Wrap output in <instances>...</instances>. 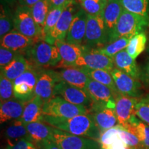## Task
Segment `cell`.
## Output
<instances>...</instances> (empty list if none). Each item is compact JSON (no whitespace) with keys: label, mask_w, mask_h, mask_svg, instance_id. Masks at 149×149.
Wrapping results in <instances>:
<instances>
[{"label":"cell","mask_w":149,"mask_h":149,"mask_svg":"<svg viewBox=\"0 0 149 149\" xmlns=\"http://www.w3.org/2000/svg\"><path fill=\"white\" fill-rule=\"evenodd\" d=\"M84 41L86 46L90 48L95 46L99 48L109 43V34L103 16L88 15Z\"/></svg>","instance_id":"8"},{"label":"cell","mask_w":149,"mask_h":149,"mask_svg":"<svg viewBox=\"0 0 149 149\" xmlns=\"http://www.w3.org/2000/svg\"><path fill=\"white\" fill-rule=\"evenodd\" d=\"M5 134L8 144H15L19 139L28 137V130L25 124L19 119H17L6 128Z\"/></svg>","instance_id":"29"},{"label":"cell","mask_w":149,"mask_h":149,"mask_svg":"<svg viewBox=\"0 0 149 149\" xmlns=\"http://www.w3.org/2000/svg\"><path fill=\"white\" fill-rule=\"evenodd\" d=\"M15 97L13 81L1 74L0 77V100L1 102Z\"/></svg>","instance_id":"37"},{"label":"cell","mask_w":149,"mask_h":149,"mask_svg":"<svg viewBox=\"0 0 149 149\" xmlns=\"http://www.w3.org/2000/svg\"><path fill=\"white\" fill-rule=\"evenodd\" d=\"M114 66L112 57L100 53L96 49L88 48L80 56L72 66L87 67L91 69H102L111 72L114 68Z\"/></svg>","instance_id":"11"},{"label":"cell","mask_w":149,"mask_h":149,"mask_svg":"<svg viewBox=\"0 0 149 149\" xmlns=\"http://www.w3.org/2000/svg\"><path fill=\"white\" fill-rule=\"evenodd\" d=\"M14 29L30 38L42 40V31L33 19L30 8L20 6L17 8L13 17Z\"/></svg>","instance_id":"9"},{"label":"cell","mask_w":149,"mask_h":149,"mask_svg":"<svg viewBox=\"0 0 149 149\" xmlns=\"http://www.w3.org/2000/svg\"><path fill=\"white\" fill-rule=\"evenodd\" d=\"M13 27V19L11 18L8 13L1 6V16H0V37L1 38L12 31Z\"/></svg>","instance_id":"40"},{"label":"cell","mask_w":149,"mask_h":149,"mask_svg":"<svg viewBox=\"0 0 149 149\" xmlns=\"http://www.w3.org/2000/svg\"><path fill=\"white\" fill-rule=\"evenodd\" d=\"M81 68L90 77V79L98 81L111 88L114 93L115 97L117 95L120 94L111 72L102 69H91L87 67H81Z\"/></svg>","instance_id":"27"},{"label":"cell","mask_w":149,"mask_h":149,"mask_svg":"<svg viewBox=\"0 0 149 149\" xmlns=\"http://www.w3.org/2000/svg\"><path fill=\"white\" fill-rule=\"evenodd\" d=\"M115 113L119 124L125 127L136 117V104L139 98L122 95L115 97Z\"/></svg>","instance_id":"13"},{"label":"cell","mask_w":149,"mask_h":149,"mask_svg":"<svg viewBox=\"0 0 149 149\" xmlns=\"http://www.w3.org/2000/svg\"><path fill=\"white\" fill-rule=\"evenodd\" d=\"M123 10L124 8L120 0H108L102 16L109 34V40L110 35L114 31Z\"/></svg>","instance_id":"23"},{"label":"cell","mask_w":149,"mask_h":149,"mask_svg":"<svg viewBox=\"0 0 149 149\" xmlns=\"http://www.w3.org/2000/svg\"><path fill=\"white\" fill-rule=\"evenodd\" d=\"M35 43V40L21 34L15 30H13L1 38V46L19 53L22 51H26Z\"/></svg>","instance_id":"18"},{"label":"cell","mask_w":149,"mask_h":149,"mask_svg":"<svg viewBox=\"0 0 149 149\" xmlns=\"http://www.w3.org/2000/svg\"><path fill=\"white\" fill-rule=\"evenodd\" d=\"M127 149H133V148H130V147H129V146H128V148Z\"/></svg>","instance_id":"48"},{"label":"cell","mask_w":149,"mask_h":149,"mask_svg":"<svg viewBox=\"0 0 149 149\" xmlns=\"http://www.w3.org/2000/svg\"><path fill=\"white\" fill-rule=\"evenodd\" d=\"M124 10L149 19V0H120Z\"/></svg>","instance_id":"30"},{"label":"cell","mask_w":149,"mask_h":149,"mask_svg":"<svg viewBox=\"0 0 149 149\" xmlns=\"http://www.w3.org/2000/svg\"><path fill=\"white\" fill-rule=\"evenodd\" d=\"M26 53L30 62L37 67L55 66L61 61L57 46L44 40L35 42Z\"/></svg>","instance_id":"3"},{"label":"cell","mask_w":149,"mask_h":149,"mask_svg":"<svg viewBox=\"0 0 149 149\" xmlns=\"http://www.w3.org/2000/svg\"><path fill=\"white\" fill-rule=\"evenodd\" d=\"M137 135L144 149H149V125L135 117L130 124L124 127Z\"/></svg>","instance_id":"28"},{"label":"cell","mask_w":149,"mask_h":149,"mask_svg":"<svg viewBox=\"0 0 149 149\" xmlns=\"http://www.w3.org/2000/svg\"><path fill=\"white\" fill-rule=\"evenodd\" d=\"M121 125L115 126L114 127L109 128L103 133H101L100 138L99 139L101 149H105L109 146L110 145L115 142L117 139L120 138L119 135V131H120Z\"/></svg>","instance_id":"36"},{"label":"cell","mask_w":149,"mask_h":149,"mask_svg":"<svg viewBox=\"0 0 149 149\" xmlns=\"http://www.w3.org/2000/svg\"><path fill=\"white\" fill-rule=\"evenodd\" d=\"M44 104V101L40 97L35 95L34 97L26 102L23 114L19 119L24 124L32 122H43Z\"/></svg>","instance_id":"19"},{"label":"cell","mask_w":149,"mask_h":149,"mask_svg":"<svg viewBox=\"0 0 149 149\" xmlns=\"http://www.w3.org/2000/svg\"><path fill=\"white\" fill-rule=\"evenodd\" d=\"M26 102L15 97L1 102L0 107V122L17 120L22 117Z\"/></svg>","instance_id":"20"},{"label":"cell","mask_w":149,"mask_h":149,"mask_svg":"<svg viewBox=\"0 0 149 149\" xmlns=\"http://www.w3.org/2000/svg\"><path fill=\"white\" fill-rule=\"evenodd\" d=\"M146 42L147 37L146 34L144 33H139L130 39L126 51L132 58L136 59L145 50Z\"/></svg>","instance_id":"31"},{"label":"cell","mask_w":149,"mask_h":149,"mask_svg":"<svg viewBox=\"0 0 149 149\" xmlns=\"http://www.w3.org/2000/svg\"><path fill=\"white\" fill-rule=\"evenodd\" d=\"M130 39L126 37H122L117 40H115L113 42H111L102 47L97 48V51L108 57H112L120 52L125 50L127 47Z\"/></svg>","instance_id":"33"},{"label":"cell","mask_w":149,"mask_h":149,"mask_svg":"<svg viewBox=\"0 0 149 149\" xmlns=\"http://www.w3.org/2000/svg\"><path fill=\"white\" fill-rule=\"evenodd\" d=\"M113 62L117 68L128 74L134 79L139 80L140 71L135 62V59L132 58L126 49L120 52L113 57Z\"/></svg>","instance_id":"24"},{"label":"cell","mask_w":149,"mask_h":149,"mask_svg":"<svg viewBox=\"0 0 149 149\" xmlns=\"http://www.w3.org/2000/svg\"><path fill=\"white\" fill-rule=\"evenodd\" d=\"M19 53L1 46L0 47V68H3L10 64Z\"/></svg>","instance_id":"41"},{"label":"cell","mask_w":149,"mask_h":149,"mask_svg":"<svg viewBox=\"0 0 149 149\" xmlns=\"http://www.w3.org/2000/svg\"><path fill=\"white\" fill-rule=\"evenodd\" d=\"M119 135L126 145L130 148L133 149H144L137 135L132 132L126 130L122 126H121L120 127Z\"/></svg>","instance_id":"39"},{"label":"cell","mask_w":149,"mask_h":149,"mask_svg":"<svg viewBox=\"0 0 149 149\" xmlns=\"http://www.w3.org/2000/svg\"><path fill=\"white\" fill-rule=\"evenodd\" d=\"M6 149H39L29 137H24L17 141L15 144H9Z\"/></svg>","instance_id":"42"},{"label":"cell","mask_w":149,"mask_h":149,"mask_svg":"<svg viewBox=\"0 0 149 149\" xmlns=\"http://www.w3.org/2000/svg\"><path fill=\"white\" fill-rule=\"evenodd\" d=\"M42 71L31 66L26 71L13 81L15 97L23 102H29L35 95L37 80Z\"/></svg>","instance_id":"7"},{"label":"cell","mask_w":149,"mask_h":149,"mask_svg":"<svg viewBox=\"0 0 149 149\" xmlns=\"http://www.w3.org/2000/svg\"><path fill=\"white\" fill-rule=\"evenodd\" d=\"M28 130V137L36 145L37 143L50 139L53 127L46 125L44 122H32L25 124Z\"/></svg>","instance_id":"26"},{"label":"cell","mask_w":149,"mask_h":149,"mask_svg":"<svg viewBox=\"0 0 149 149\" xmlns=\"http://www.w3.org/2000/svg\"><path fill=\"white\" fill-rule=\"evenodd\" d=\"M108 0H79L81 8L89 15H103Z\"/></svg>","instance_id":"34"},{"label":"cell","mask_w":149,"mask_h":149,"mask_svg":"<svg viewBox=\"0 0 149 149\" xmlns=\"http://www.w3.org/2000/svg\"><path fill=\"white\" fill-rule=\"evenodd\" d=\"M49 10L50 5L48 0H40L36 4L30 8L33 19L37 25L42 29V32Z\"/></svg>","instance_id":"32"},{"label":"cell","mask_w":149,"mask_h":149,"mask_svg":"<svg viewBox=\"0 0 149 149\" xmlns=\"http://www.w3.org/2000/svg\"><path fill=\"white\" fill-rule=\"evenodd\" d=\"M40 1V0H19V2L21 6L31 8Z\"/></svg>","instance_id":"47"},{"label":"cell","mask_w":149,"mask_h":149,"mask_svg":"<svg viewBox=\"0 0 149 149\" xmlns=\"http://www.w3.org/2000/svg\"><path fill=\"white\" fill-rule=\"evenodd\" d=\"M88 14L82 8L79 9L74 15L66 37V42L70 44L81 45L85 40Z\"/></svg>","instance_id":"16"},{"label":"cell","mask_w":149,"mask_h":149,"mask_svg":"<svg viewBox=\"0 0 149 149\" xmlns=\"http://www.w3.org/2000/svg\"><path fill=\"white\" fill-rule=\"evenodd\" d=\"M78 6L74 0H70L65 5V7L59 17L58 22L54 26L51 32L44 39V41L51 44L55 45V43L57 40H65L70 29V25L74 17V15L77 13Z\"/></svg>","instance_id":"6"},{"label":"cell","mask_w":149,"mask_h":149,"mask_svg":"<svg viewBox=\"0 0 149 149\" xmlns=\"http://www.w3.org/2000/svg\"><path fill=\"white\" fill-rule=\"evenodd\" d=\"M61 81L58 72L46 70L41 72L35 86V95L40 97L44 102L55 96L56 85Z\"/></svg>","instance_id":"15"},{"label":"cell","mask_w":149,"mask_h":149,"mask_svg":"<svg viewBox=\"0 0 149 149\" xmlns=\"http://www.w3.org/2000/svg\"><path fill=\"white\" fill-rule=\"evenodd\" d=\"M55 45L58 48L61 57L58 65L62 67L72 66L80 56L90 48L85 46L70 44L66 40H57Z\"/></svg>","instance_id":"17"},{"label":"cell","mask_w":149,"mask_h":149,"mask_svg":"<svg viewBox=\"0 0 149 149\" xmlns=\"http://www.w3.org/2000/svg\"><path fill=\"white\" fill-rule=\"evenodd\" d=\"M1 149H4V148H1Z\"/></svg>","instance_id":"49"},{"label":"cell","mask_w":149,"mask_h":149,"mask_svg":"<svg viewBox=\"0 0 149 149\" xmlns=\"http://www.w3.org/2000/svg\"><path fill=\"white\" fill-rule=\"evenodd\" d=\"M36 146L39 149H61L50 139H46L40 143H37Z\"/></svg>","instance_id":"44"},{"label":"cell","mask_w":149,"mask_h":149,"mask_svg":"<svg viewBox=\"0 0 149 149\" xmlns=\"http://www.w3.org/2000/svg\"><path fill=\"white\" fill-rule=\"evenodd\" d=\"M92 116L101 133L116 126L118 122L115 110L110 108H100L91 110Z\"/></svg>","instance_id":"22"},{"label":"cell","mask_w":149,"mask_h":149,"mask_svg":"<svg viewBox=\"0 0 149 149\" xmlns=\"http://www.w3.org/2000/svg\"><path fill=\"white\" fill-rule=\"evenodd\" d=\"M32 65L24 56L19 53L8 66L1 68V74L13 81L26 71Z\"/></svg>","instance_id":"25"},{"label":"cell","mask_w":149,"mask_h":149,"mask_svg":"<svg viewBox=\"0 0 149 149\" xmlns=\"http://www.w3.org/2000/svg\"><path fill=\"white\" fill-rule=\"evenodd\" d=\"M43 122L74 135L86 137L95 140H99L101 136V131L91 113L77 115L70 118L44 115Z\"/></svg>","instance_id":"1"},{"label":"cell","mask_w":149,"mask_h":149,"mask_svg":"<svg viewBox=\"0 0 149 149\" xmlns=\"http://www.w3.org/2000/svg\"><path fill=\"white\" fill-rule=\"evenodd\" d=\"M139 79L146 87L149 88V61H147L140 71Z\"/></svg>","instance_id":"43"},{"label":"cell","mask_w":149,"mask_h":149,"mask_svg":"<svg viewBox=\"0 0 149 149\" xmlns=\"http://www.w3.org/2000/svg\"><path fill=\"white\" fill-rule=\"evenodd\" d=\"M148 26V18L124 9L114 31L110 35L109 43L122 37L130 39L139 33H144L145 29Z\"/></svg>","instance_id":"2"},{"label":"cell","mask_w":149,"mask_h":149,"mask_svg":"<svg viewBox=\"0 0 149 149\" xmlns=\"http://www.w3.org/2000/svg\"><path fill=\"white\" fill-rule=\"evenodd\" d=\"M50 140L61 149H101L95 139L74 135L53 128Z\"/></svg>","instance_id":"5"},{"label":"cell","mask_w":149,"mask_h":149,"mask_svg":"<svg viewBox=\"0 0 149 149\" xmlns=\"http://www.w3.org/2000/svg\"><path fill=\"white\" fill-rule=\"evenodd\" d=\"M64 7L65 5L50 8L47 17H46L44 29H43L42 40L44 41L46 37L47 36L48 33L51 32V30L56 25L59 17H60L61 13H62L63 10H64Z\"/></svg>","instance_id":"35"},{"label":"cell","mask_w":149,"mask_h":149,"mask_svg":"<svg viewBox=\"0 0 149 149\" xmlns=\"http://www.w3.org/2000/svg\"><path fill=\"white\" fill-rule=\"evenodd\" d=\"M69 1L70 0H48V2H49L50 8H52L66 5Z\"/></svg>","instance_id":"46"},{"label":"cell","mask_w":149,"mask_h":149,"mask_svg":"<svg viewBox=\"0 0 149 149\" xmlns=\"http://www.w3.org/2000/svg\"><path fill=\"white\" fill-rule=\"evenodd\" d=\"M86 91L93 100L91 110L100 108L115 109V95L111 89L102 84L90 79L86 87Z\"/></svg>","instance_id":"10"},{"label":"cell","mask_w":149,"mask_h":149,"mask_svg":"<svg viewBox=\"0 0 149 149\" xmlns=\"http://www.w3.org/2000/svg\"><path fill=\"white\" fill-rule=\"evenodd\" d=\"M136 115L149 125V94L139 99L136 104Z\"/></svg>","instance_id":"38"},{"label":"cell","mask_w":149,"mask_h":149,"mask_svg":"<svg viewBox=\"0 0 149 149\" xmlns=\"http://www.w3.org/2000/svg\"><path fill=\"white\" fill-rule=\"evenodd\" d=\"M128 146L124 141L120 137L115 141L113 144L110 145L105 149H127Z\"/></svg>","instance_id":"45"},{"label":"cell","mask_w":149,"mask_h":149,"mask_svg":"<svg viewBox=\"0 0 149 149\" xmlns=\"http://www.w3.org/2000/svg\"><path fill=\"white\" fill-rule=\"evenodd\" d=\"M87 107L75 105L67 102L61 96L56 95L44 102L43 114L47 116L70 118L79 115L89 114Z\"/></svg>","instance_id":"4"},{"label":"cell","mask_w":149,"mask_h":149,"mask_svg":"<svg viewBox=\"0 0 149 149\" xmlns=\"http://www.w3.org/2000/svg\"><path fill=\"white\" fill-rule=\"evenodd\" d=\"M58 72L61 81L81 89H86L90 80V77L81 67H67Z\"/></svg>","instance_id":"21"},{"label":"cell","mask_w":149,"mask_h":149,"mask_svg":"<svg viewBox=\"0 0 149 149\" xmlns=\"http://www.w3.org/2000/svg\"><path fill=\"white\" fill-rule=\"evenodd\" d=\"M56 95L61 96L67 102L75 105L91 108L93 104L92 99L85 89L74 86L64 81H60L56 85L55 96Z\"/></svg>","instance_id":"12"},{"label":"cell","mask_w":149,"mask_h":149,"mask_svg":"<svg viewBox=\"0 0 149 149\" xmlns=\"http://www.w3.org/2000/svg\"><path fill=\"white\" fill-rule=\"evenodd\" d=\"M119 93L131 97L139 98L141 95V85L139 80L117 68L111 72Z\"/></svg>","instance_id":"14"}]
</instances>
